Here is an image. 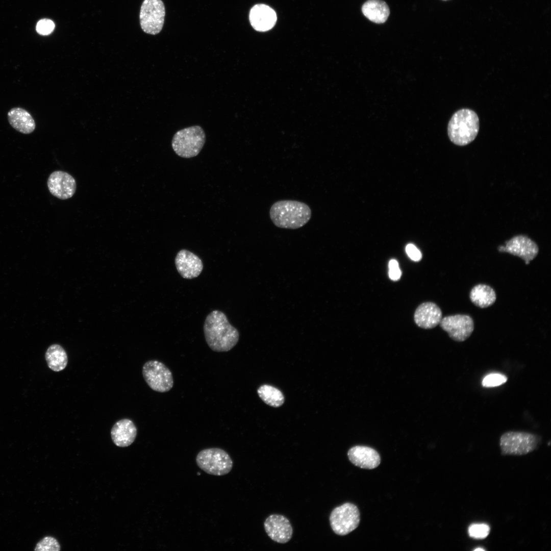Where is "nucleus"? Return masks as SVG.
Instances as JSON below:
<instances>
[{
    "label": "nucleus",
    "mask_w": 551,
    "mask_h": 551,
    "mask_svg": "<svg viewBox=\"0 0 551 551\" xmlns=\"http://www.w3.org/2000/svg\"><path fill=\"white\" fill-rule=\"evenodd\" d=\"M204 333L209 347L216 352H225L232 349L237 343L239 333L231 324L226 314L215 310L206 317Z\"/></svg>",
    "instance_id": "1"
},
{
    "label": "nucleus",
    "mask_w": 551,
    "mask_h": 551,
    "mask_svg": "<svg viewBox=\"0 0 551 551\" xmlns=\"http://www.w3.org/2000/svg\"><path fill=\"white\" fill-rule=\"evenodd\" d=\"M311 210L306 204L295 200H281L269 210L271 220L276 227L287 229H299L308 223Z\"/></svg>",
    "instance_id": "2"
},
{
    "label": "nucleus",
    "mask_w": 551,
    "mask_h": 551,
    "mask_svg": "<svg viewBox=\"0 0 551 551\" xmlns=\"http://www.w3.org/2000/svg\"><path fill=\"white\" fill-rule=\"evenodd\" d=\"M479 124L478 116L474 111L469 109H460L453 115L449 121V138L456 145H467L477 137Z\"/></svg>",
    "instance_id": "3"
},
{
    "label": "nucleus",
    "mask_w": 551,
    "mask_h": 551,
    "mask_svg": "<svg viewBox=\"0 0 551 551\" xmlns=\"http://www.w3.org/2000/svg\"><path fill=\"white\" fill-rule=\"evenodd\" d=\"M206 141V135L199 126L186 128L177 132L172 139V147L179 156L190 158L196 156Z\"/></svg>",
    "instance_id": "4"
},
{
    "label": "nucleus",
    "mask_w": 551,
    "mask_h": 551,
    "mask_svg": "<svg viewBox=\"0 0 551 551\" xmlns=\"http://www.w3.org/2000/svg\"><path fill=\"white\" fill-rule=\"evenodd\" d=\"M198 466L208 474L221 476L229 473L233 462L228 453L219 448H209L202 450L196 456Z\"/></svg>",
    "instance_id": "5"
},
{
    "label": "nucleus",
    "mask_w": 551,
    "mask_h": 551,
    "mask_svg": "<svg viewBox=\"0 0 551 551\" xmlns=\"http://www.w3.org/2000/svg\"><path fill=\"white\" fill-rule=\"evenodd\" d=\"M539 437L535 434L520 431H509L500 438L499 445L504 455L520 456L536 449Z\"/></svg>",
    "instance_id": "6"
},
{
    "label": "nucleus",
    "mask_w": 551,
    "mask_h": 551,
    "mask_svg": "<svg viewBox=\"0 0 551 551\" xmlns=\"http://www.w3.org/2000/svg\"><path fill=\"white\" fill-rule=\"evenodd\" d=\"M330 523L333 532L344 536L355 530L360 522V512L357 507L350 503L336 507L330 515Z\"/></svg>",
    "instance_id": "7"
},
{
    "label": "nucleus",
    "mask_w": 551,
    "mask_h": 551,
    "mask_svg": "<svg viewBox=\"0 0 551 551\" xmlns=\"http://www.w3.org/2000/svg\"><path fill=\"white\" fill-rule=\"evenodd\" d=\"M142 375L148 386L159 392L169 391L173 386V379L170 370L162 362L149 360L142 367Z\"/></svg>",
    "instance_id": "8"
},
{
    "label": "nucleus",
    "mask_w": 551,
    "mask_h": 551,
    "mask_svg": "<svg viewBox=\"0 0 551 551\" xmlns=\"http://www.w3.org/2000/svg\"><path fill=\"white\" fill-rule=\"evenodd\" d=\"M165 15V6L161 0H144L139 15L142 30L147 34H158L163 27Z\"/></svg>",
    "instance_id": "9"
},
{
    "label": "nucleus",
    "mask_w": 551,
    "mask_h": 551,
    "mask_svg": "<svg viewBox=\"0 0 551 551\" xmlns=\"http://www.w3.org/2000/svg\"><path fill=\"white\" fill-rule=\"evenodd\" d=\"M439 324L449 337L457 342L466 340L474 330L473 319L467 315L447 316L442 318Z\"/></svg>",
    "instance_id": "10"
},
{
    "label": "nucleus",
    "mask_w": 551,
    "mask_h": 551,
    "mask_svg": "<svg viewBox=\"0 0 551 551\" xmlns=\"http://www.w3.org/2000/svg\"><path fill=\"white\" fill-rule=\"evenodd\" d=\"M498 250L517 256L528 265L538 255L539 248L537 244L528 236L520 235L508 240L504 245L499 246Z\"/></svg>",
    "instance_id": "11"
},
{
    "label": "nucleus",
    "mask_w": 551,
    "mask_h": 551,
    "mask_svg": "<svg viewBox=\"0 0 551 551\" xmlns=\"http://www.w3.org/2000/svg\"><path fill=\"white\" fill-rule=\"evenodd\" d=\"M47 187L53 195L61 199H66L73 195L77 185L74 179L70 174L58 170L54 171L49 176Z\"/></svg>",
    "instance_id": "12"
},
{
    "label": "nucleus",
    "mask_w": 551,
    "mask_h": 551,
    "mask_svg": "<svg viewBox=\"0 0 551 551\" xmlns=\"http://www.w3.org/2000/svg\"><path fill=\"white\" fill-rule=\"evenodd\" d=\"M264 527L268 537L276 542L287 543L292 536L291 524L283 515L272 514L269 516L264 521Z\"/></svg>",
    "instance_id": "13"
},
{
    "label": "nucleus",
    "mask_w": 551,
    "mask_h": 551,
    "mask_svg": "<svg viewBox=\"0 0 551 551\" xmlns=\"http://www.w3.org/2000/svg\"><path fill=\"white\" fill-rule=\"evenodd\" d=\"M174 262L178 272L184 279L196 278L203 269L201 259L192 252L185 249H181L177 253Z\"/></svg>",
    "instance_id": "14"
},
{
    "label": "nucleus",
    "mask_w": 551,
    "mask_h": 551,
    "mask_svg": "<svg viewBox=\"0 0 551 551\" xmlns=\"http://www.w3.org/2000/svg\"><path fill=\"white\" fill-rule=\"evenodd\" d=\"M347 456L351 463L361 468L373 469L381 463L379 453L374 449L368 446H354L349 449Z\"/></svg>",
    "instance_id": "15"
},
{
    "label": "nucleus",
    "mask_w": 551,
    "mask_h": 551,
    "mask_svg": "<svg viewBox=\"0 0 551 551\" xmlns=\"http://www.w3.org/2000/svg\"><path fill=\"white\" fill-rule=\"evenodd\" d=\"M249 20L255 30L264 32L271 29L274 26L277 15L275 11L269 6L258 4L251 9Z\"/></svg>",
    "instance_id": "16"
},
{
    "label": "nucleus",
    "mask_w": 551,
    "mask_h": 551,
    "mask_svg": "<svg viewBox=\"0 0 551 551\" xmlns=\"http://www.w3.org/2000/svg\"><path fill=\"white\" fill-rule=\"evenodd\" d=\"M442 319V312L435 303L426 302L420 304L414 315L415 323L420 328L432 329L439 324Z\"/></svg>",
    "instance_id": "17"
},
{
    "label": "nucleus",
    "mask_w": 551,
    "mask_h": 551,
    "mask_svg": "<svg viewBox=\"0 0 551 551\" xmlns=\"http://www.w3.org/2000/svg\"><path fill=\"white\" fill-rule=\"evenodd\" d=\"M137 428L132 420L124 418L116 421L111 430V439L117 446L127 447L135 441Z\"/></svg>",
    "instance_id": "18"
},
{
    "label": "nucleus",
    "mask_w": 551,
    "mask_h": 551,
    "mask_svg": "<svg viewBox=\"0 0 551 551\" xmlns=\"http://www.w3.org/2000/svg\"><path fill=\"white\" fill-rule=\"evenodd\" d=\"M7 117L11 126L22 134H31L35 129L36 123L33 117L28 111L22 108L11 109L8 112Z\"/></svg>",
    "instance_id": "19"
},
{
    "label": "nucleus",
    "mask_w": 551,
    "mask_h": 551,
    "mask_svg": "<svg viewBox=\"0 0 551 551\" xmlns=\"http://www.w3.org/2000/svg\"><path fill=\"white\" fill-rule=\"evenodd\" d=\"M364 16L369 20L377 23L385 22L390 14L387 4L382 0H368L362 7Z\"/></svg>",
    "instance_id": "20"
},
{
    "label": "nucleus",
    "mask_w": 551,
    "mask_h": 551,
    "mask_svg": "<svg viewBox=\"0 0 551 551\" xmlns=\"http://www.w3.org/2000/svg\"><path fill=\"white\" fill-rule=\"evenodd\" d=\"M469 297L471 302L476 306L485 308L494 304L496 296L492 287L481 284L475 285L471 289Z\"/></svg>",
    "instance_id": "21"
},
{
    "label": "nucleus",
    "mask_w": 551,
    "mask_h": 551,
    "mask_svg": "<svg viewBox=\"0 0 551 551\" xmlns=\"http://www.w3.org/2000/svg\"><path fill=\"white\" fill-rule=\"evenodd\" d=\"M45 358L48 367L56 372L65 369L68 363V357L65 349L58 344H52L48 347Z\"/></svg>",
    "instance_id": "22"
},
{
    "label": "nucleus",
    "mask_w": 551,
    "mask_h": 551,
    "mask_svg": "<svg viewBox=\"0 0 551 551\" xmlns=\"http://www.w3.org/2000/svg\"><path fill=\"white\" fill-rule=\"evenodd\" d=\"M258 394L262 400L267 405L278 407L284 402V397L278 389L268 385H263L258 389Z\"/></svg>",
    "instance_id": "23"
},
{
    "label": "nucleus",
    "mask_w": 551,
    "mask_h": 551,
    "mask_svg": "<svg viewBox=\"0 0 551 551\" xmlns=\"http://www.w3.org/2000/svg\"><path fill=\"white\" fill-rule=\"evenodd\" d=\"M35 551H60L61 546L58 540L52 536H45L36 544Z\"/></svg>",
    "instance_id": "24"
},
{
    "label": "nucleus",
    "mask_w": 551,
    "mask_h": 551,
    "mask_svg": "<svg viewBox=\"0 0 551 551\" xmlns=\"http://www.w3.org/2000/svg\"><path fill=\"white\" fill-rule=\"evenodd\" d=\"M490 530L489 526L486 523H474L469 527L468 532L471 538L484 539L489 535Z\"/></svg>",
    "instance_id": "25"
},
{
    "label": "nucleus",
    "mask_w": 551,
    "mask_h": 551,
    "mask_svg": "<svg viewBox=\"0 0 551 551\" xmlns=\"http://www.w3.org/2000/svg\"><path fill=\"white\" fill-rule=\"evenodd\" d=\"M507 381V378L505 375L499 373H491L483 379L482 384L484 387H494L504 384Z\"/></svg>",
    "instance_id": "26"
},
{
    "label": "nucleus",
    "mask_w": 551,
    "mask_h": 551,
    "mask_svg": "<svg viewBox=\"0 0 551 551\" xmlns=\"http://www.w3.org/2000/svg\"><path fill=\"white\" fill-rule=\"evenodd\" d=\"M54 28L55 24L54 22L46 18L40 20L36 26L37 32L42 35L50 34L54 31Z\"/></svg>",
    "instance_id": "27"
},
{
    "label": "nucleus",
    "mask_w": 551,
    "mask_h": 551,
    "mask_svg": "<svg viewBox=\"0 0 551 551\" xmlns=\"http://www.w3.org/2000/svg\"><path fill=\"white\" fill-rule=\"evenodd\" d=\"M388 275L393 281L398 280L402 275V271L399 267L398 262L395 259H391L388 263Z\"/></svg>",
    "instance_id": "28"
},
{
    "label": "nucleus",
    "mask_w": 551,
    "mask_h": 551,
    "mask_svg": "<svg viewBox=\"0 0 551 551\" xmlns=\"http://www.w3.org/2000/svg\"><path fill=\"white\" fill-rule=\"evenodd\" d=\"M406 252L409 257L414 261H419L421 259V252L413 244L407 245Z\"/></svg>",
    "instance_id": "29"
},
{
    "label": "nucleus",
    "mask_w": 551,
    "mask_h": 551,
    "mask_svg": "<svg viewBox=\"0 0 551 551\" xmlns=\"http://www.w3.org/2000/svg\"><path fill=\"white\" fill-rule=\"evenodd\" d=\"M474 550H475V551H477H477H478V550L482 551V550H485V549H483V548H477L474 549Z\"/></svg>",
    "instance_id": "30"
}]
</instances>
